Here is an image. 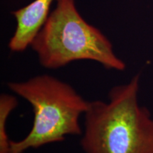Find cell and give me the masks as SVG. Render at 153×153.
Here are the masks:
<instances>
[{"label":"cell","mask_w":153,"mask_h":153,"mask_svg":"<svg viewBox=\"0 0 153 153\" xmlns=\"http://www.w3.org/2000/svg\"><path fill=\"white\" fill-rule=\"evenodd\" d=\"M55 1V9L30 44L42 66L56 70L87 60L107 70H125V62L115 54L109 40L82 18L74 0Z\"/></svg>","instance_id":"7a4b0ae2"},{"label":"cell","mask_w":153,"mask_h":153,"mask_svg":"<svg viewBox=\"0 0 153 153\" xmlns=\"http://www.w3.org/2000/svg\"><path fill=\"white\" fill-rule=\"evenodd\" d=\"M18 101L13 95L3 94L0 97V153H11V142L7 132V121Z\"/></svg>","instance_id":"5b68a950"},{"label":"cell","mask_w":153,"mask_h":153,"mask_svg":"<svg viewBox=\"0 0 153 153\" xmlns=\"http://www.w3.org/2000/svg\"><path fill=\"white\" fill-rule=\"evenodd\" d=\"M11 91L28 101L34 113L32 128L24 138L11 141V153H24L51 143L62 142L67 135H82L79 118L89 101L73 87L49 74L24 82L7 83Z\"/></svg>","instance_id":"3957f363"},{"label":"cell","mask_w":153,"mask_h":153,"mask_svg":"<svg viewBox=\"0 0 153 153\" xmlns=\"http://www.w3.org/2000/svg\"><path fill=\"white\" fill-rule=\"evenodd\" d=\"M140 75L89 101L80 145L85 153H153V118L137 99Z\"/></svg>","instance_id":"6da1fadb"},{"label":"cell","mask_w":153,"mask_h":153,"mask_svg":"<svg viewBox=\"0 0 153 153\" xmlns=\"http://www.w3.org/2000/svg\"><path fill=\"white\" fill-rule=\"evenodd\" d=\"M53 0H35L26 7L12 12L16 28L9 43L12 52H23L34 40L49 15Z\"/></svg>","instance_id":"277c9868"}]
</instances>
